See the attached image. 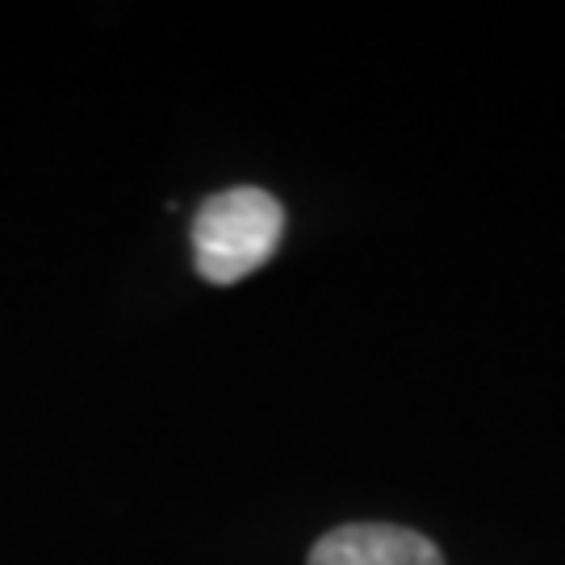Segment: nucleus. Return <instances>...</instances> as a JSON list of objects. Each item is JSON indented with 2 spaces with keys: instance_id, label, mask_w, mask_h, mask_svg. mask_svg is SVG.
<instances>
[{
  "instance_id": "nucleus-1",
  "label": "nucleus",
  "mask_w": 565,
  "mask_h": 565,
  "mask_svg": "<svg viewBox=\"0 0 565 565\" xmlns=\"http://www.w3.org/2000/svg\"><path fill=\"white\" fill-rule=\"evenodd\" d=\"M285 235V210L264 189L214 193L193 218V264L210 285H235L273 260Z\"/></svg>"
},
{
  "instance_id": "nucleus-2",
  "label": "nucleus",
  "mask_w": 565,
  "mask_h": 565,
  "mask_svg": "<svg viewBox=\"0 0 565 565\" xmlns=\"http://www.w3.org/2000/svg\"><path fill=\"white\" fill-rule=\"evenodd\" d=\"M310 565H445V557L411 527L343 524L310 548Z\"/></svg>"
}]
</instances>
